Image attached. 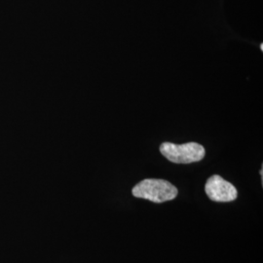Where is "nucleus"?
Wrapping results in <instances>:
<instances>
[{"instance_id": "nucleus-2", "label": "nucleus", "mask_w": 263, "mask_h": 263, "mask_svg": "<svg viewBox=\"0 0 263 263\" xmlns=\"http://www.w3.org/2000/svg\"><path fill=\"white\" fill-rule=\"evenodd\" d=\"M160 152L166 159L176 164L199 162L206 155L204 146L197 142H187L183 144L163 142L160 145Z\"/></svg>"}, {"instance_id": "nucleus-3", "label": "nucleus", "mask_w": 263, "mask_h": 263, "mask_svg": "<svg viewBox=\"0 0 263 263\" xmlns=\"http://www.w3.org/2000/svg\"><path fill=\"white\" fill-rule=\"evenodd\" d=\"M205 191L208 197L214 202H232L238 197V191L235 186L217 175L209 178L205 185Z\"/></svg>"}, {"instance_id": "nucleus-1", "label": "nucleus", "mask_w": 263, "mask_h": 263, "mask_svg": "<svg viewBox=\"0 0 263 263\" xmlns=\"http://www.w3.org/2000/svg\"><path fill=\"white\" fill-rule=\"evenodd\" d=\"M179 190L165 179H146L141 180L132 190L134 197L141 198L153 203L172 201L178 196Z\"/></svg>"}, {"instance_id": "nucleus-4", "label": "nucleus", "mask_w": 263, "mask_h": 263, "mask_svg": "<svg viewBox=\"0 0 263 263\" xmlns=\"http://www.w3.org/2000/svg\"><path fill=\"white\" fill-rule=\"evenodd\" d=\"M260 49H261V51H263V44H262V43H261V44H260Z\"/></svg>"}]
</instances>
